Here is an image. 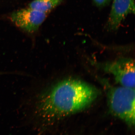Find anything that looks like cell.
Wrapping results in <instances>:
<instances>
[{"label":"cell","mask_w":135,"mask_h":135,"mask_svg":"<svg viewBox=\"0 0 135 135\" xmlns=\"http://www.w3.org/2000/svg\"><path fill=\"white\" fill-rule=\"evenodd\" d=\"M3 74V73H0V74Z\"/></svg>","instance_id":"cell-8"},{"label":"cell","mask_w":135,"mask_h":135,"mask_svg":"<svg viewBox=\"0 0 135 135\" xmlns=\"http://www.w3.org/2000/svg\"><path fill=\"white\" fill-rule=\"evenodd\" d=\"M134 0H113L106 24L107 29L115 31L128 15L135 13Z\"/></svg>","instance_id":"cell-5"},{"label":"cell","mask_w":135,"mask_h":135,"mask_svg":"<svg viewBox=\"0 0 135 135\" xmlns=\"http://www.w3.org/2000/svg\"><path fill=\"white\" fill-rule=\"evenodd\" d=\"M105 72L113 76L120 86L135 88L134 60L130 58H120L98 65Z\"/></svg>","instance_id":"cell-3"},{"label":"cell","mask_w":135,"mask_h":135,"mask_svg":"<svg viewBox=\"0 0 135 135\" xmlns=\"http://www.w3.org/2000/svg\"><path fill=\"white\" fill-rule=\"evenodd\" d=\"M99 94L96 88L81 80H62L37 94L33 103V114L40 122L48 124L85 110Z\"/></svg>","instance_id":"cell-1"},{"label":"cell","mask_w":135,"mask_h":135,"mask_svg":"<svg viewBox=\"0 0 135 135\" xmlns=\"http://www.w3.org/2000/svg\"><path fill=\"white\" fill-rule=\"evenodd\" d=\"M94 4L99 8L104 7L109 5L112 0H92Z\"/></svg>","instance_id":"cell-7"},{"label":"cell","mask_w":135,"mask_h":135,"mask_svg":"<svg viewBox=\"0 0 135 135\" xmlns=\"http://www.w3.org/2000/svg\"><path fill=\"white\" fill-rule=\"evenodd\" d=\"M63 0H34L28 7L47 14L60 5Z\"/></svg>","instance_id":"cell-6"},{"label":"cell","mask_w":135,"mask_h":135,"mask_svg":"<svg viewBox=\"0 0 135 135\" xmlns=\"http://www.w3.org/2000/svg\"><path fill=\"white\" fill-rule=\"evenodd\" d=\"M105 84L108 106L112 113L128 126H134L135 88Z\"/></svg>","instance_id":"cell-2"},{"label":"cell","mask_w":135,"mask_h":135,"mask_svg":"<svg viewBox=\"0 0 135 135\" xmlns=\"http://www.w3.org/2000/svg\"><path fill=\"white\" fill-rule=\"evenodd\" d=\"M47 15V13L28 7L13 12L10 18L18 27L27 32L33 33L38 29Z\"/></svg>","instance_id":"cell-4"}]
</instances>
